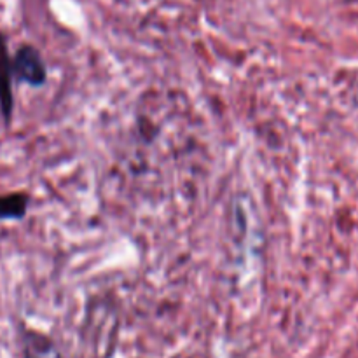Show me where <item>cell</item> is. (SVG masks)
I'll use <instances>...</instances> for the list:
<instances>
[{"label":"cell","instance_id":"cell-3","mask_svg":"<svg viewBox=\"0 0 358 358\" xmlns=\"http://www.w3.org/2000/svg\"><path fill=\"white\" fill-rule=\"evenodd\" d=\"M27 212V198L23 194H10L0 198V217L2 219H20Z\"/></svg>","mask_w":358,"mask_h":358},{"label":"cell","instance_id":"cell-2","mask_svg":"<svg viewBox=\"0 0 358 358\" xmlns=\"http://www.w3.org/2000/svg\"><path fill=\"white\" fill-rule=\"evenodd\" d=\"M6 45H3L2 38H0V105H2L3 114L9 115L13 101H10V86H9V76H10V62L7 59Z\"/></svg>","mask_w":358,"mask_h":358},{"label":"cell","instance_id":"cell-4","mask_svg":"<svg viewBox=\"0 0 358 358\" xmlns=\"http://www.w3.org/2000/svg\"><path fill=\"white\" fill-rule=\"evenodd\" d=\"M28 358H58V355L52 350V346H42V339L38 338L35 345L28 346Z\"/></svg>","mask_w":358,"mask_h":358},{"label":"cell","instance_id":"cell-1","mask_svg":"<svg viewBox=\"0 0 358 358\" xmlns=\"http://www.w3.org/2000/svg\"><path fill=\"white\" fill-rule=\"evenodd\" d=\"M13 69L21 80L30 84H42L45 79V69L41 56L30 45H24L16 52L13 62Z\"/></svg>","mask_w":358,"mask_h":358}]
</instances>
